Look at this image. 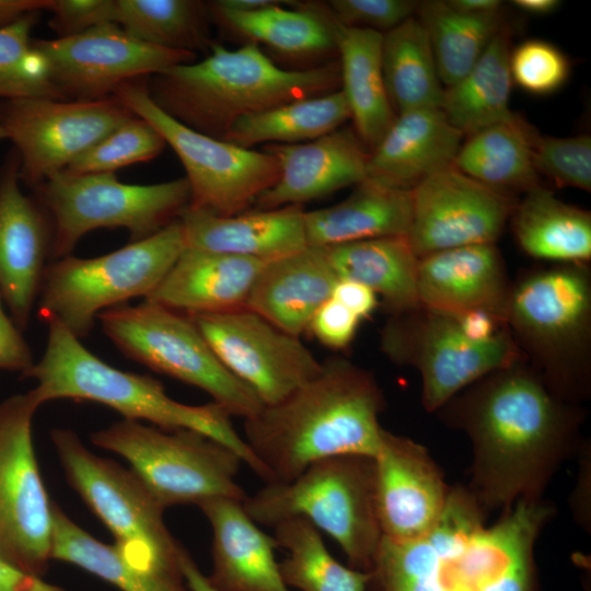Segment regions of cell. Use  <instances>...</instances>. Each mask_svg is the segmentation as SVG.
I'll use <instances>...</instances> for the list:
<instances>
[{
    "mask_svg": "<svg viewBox=\"0 0 591 591\" xmlns=\"http://www.w3.org/2000/svg\"><path fill=\"white\" fill-rule=\"evenodd\" d=\"M474 536L447 521L410 540L382 536L368 591H496L502 572Z\"/></svg>",
    "mask_w": 591,
    "mask_h": 591,
    "instance_id": "ac0fdd59",
    "label": "cell"
},
{
    "mask_svg": "<svg viewBox=\"0 0 591 591\" xmlns=\"http://www.w3.org/2000/svg\"><path fill=\"white\" fill-rule=\"evenodd\" d=\"M374 489V457L341 454L312 463L292 480L265 484L242 503L258 525L309 521L334 538L349 567L369 571L382 540Z\"/></svg>",
    "mask_w": 591,
    "mask_h": 591,
    "instance_id": "8992f818",
    "label": "cell"
},
{
    "mask_svg": "<svg viewBox=\"0 0 591 591\" xmlns=\"http://www.w3.org/2000/svg\"><path fill=\"white\" fill-rule=\"evenodd\" d=\"M47 326L42 358L22 373L36 382L30 391L39 406L58 399L94 402L127 420H146L165 430H194L234 450L243 463L263 477L260 465L220 405L177 402L155 379L116 369L88 350L81 339L59 323L49 322Z\"/></svg>",
    "mask_w": 591,
    "mask_h": 591,
    "instance_id": "277c9868",
    "label": "cell"
},
{
    "mask_svg": "<svg viewBox=\"0 0 591 591\" xmlns=\"http://www.w3.org/2000/svg\"><path fill=\"white\" fill-rule=\"evenodd\" d=\"M19 171L14 149L0 167V296L15 326L22 328L51 262L53 231L38 201L21 192Z\"/></svg>",
    "mask_w": 591,
    "mask_h": 591,
    "instance_id": "ffe728a7",
    "label": "cell"
},
{
    "mask_svg": "<svg viewBox=\"0 0 591 591\" xmlns=\"http://www.w3.org/2000/svg\"><path fill=\"white\" fill-rule=\"evenodd\" d=\"M407 234L415 255L467 245L495 244L515 201L508 193L482 184L453 166L410 189Z\"/></svg>",
    "mask_w": 591,
    "mask_h": 591,
    "instance_id": "d6986e66",
    "label": "cell"
},
{
    "mask_svg": "<svg viewBox=\"0 0 591 591\" xmlns=\"http://www.w3.org/2000/svg\"><path fill=\"white\" fill-rule=\"evenodd\" d=\"M534 167L558 187L591 190V137L535 135L532 144Z\"/></svg>",
    "mask_w": 591,
    "mask_h": 591,
    "instance_id": "ee69618b",
    "label": "cell"
},
{
    "mask_svg": "<svg viewBox=\"0 0 591 591\" xmlns=\"http://www.w3.org/2000/svg\"><path fill=\"white\" fill-rule=\"evenodd\" d=\"M509 68L514 82L524 91L545 95L560 89L569 76V61L555 45L528 39L510 51Z\"/></svg>",
    "mask_w": 591,
    "mask_h": 591,
    "instance_id": "f6af8a7d",
    "label": "cell"
},
{
    "mask_svg": "<svg viewBox=\"0 0 591 591\" xmlns=\"http://www.w3.org/2000/svg\"><path fill=\"white\" fill-rule=\"evenodd\" d=\"M381 68L395 115L440 109L444 86L426 31L416 15L383 34Z\"/></svg>",
    "mask_w": 591,
    "mask_h": 591,
    "instance_id": "d590c367",
    "label": "cell"
},
{
    "mask_svg": "<svg viewBox=\"0 0 591 591\" xmlns=\"http://www.w3.org/2000/svg\"><path fill=\"white\" fill-rule=\"evenodd\" d=\"M417 290L429 310L451 315L483 310L506 321L511 286L496 245L477 244L418 258Z\"/></svg>",
    "mask_w": 591,
    "mask_h": 591,
    "instance_id": "603a6c76",
    "label": "cell"
},
{
    "mask_svg": "<svg viewBox=\"0 0 591 591\" xmlns=\"http://www.w3.org/2000/svg\"><path fill=\"white\" fill-rule=\"evenodd\" d=\"M149 95L165 114L206 136L223 139L240 118L340 89L338 59L288 70L254 42L236 49L213 43L207 56L152 76Z\"/></svg>",
    "mask_w": 591,
    "mask_h": 591,
    "instance_id": "3957f363",
    "label": "cell"
},
{
    "mask_svg": "<svg viewBox=\"0 0 591 591\" xmlns=\"http://www.w3.org/2000/svg\"><path fill=\"white\" fill-rule=\"evenodd\" d=\"M0 369L19 371L22 373V368L16 359L9 352L0 340Z\"/></svg>",
    "mask_w": 591,
    "mask_h": 591,
    "instance_id": "6f0895ef",
    "label": "cell"
},
{
    "mask_svg": "<svg viewBox=\"0 0 591 591\" xmlns=\"http://www.w3.org/2000/svg\"><path fill=\"white\" fill-rule=\"evenodd\" d=\"M323 247L337 278L370 288L381 297L390 314L420 306L418 257L406 236L368 239Z\"/></svg>",
    "mask_w": 591,
    "mask_h": 591,
    "instance_id": "1f68e13d",
    "label": "cell"
},
{
    "mask_svg": "<svg viewBox=\"0 0 591 591\" xmlns=\"http://www.w3.org/2000/svg\"><path fill=\"white\" fill-rule=\"evenodd\" d=\"M188 316L222 364L264 406L279 403L321 371L322 362L300 337L247 308Z\"/></svg>",
    "mask_w": 591,
    "mask_h": 591,
    "instance_id": "e0dca14e",
    "label": "cell"
},
{
    "mask_svg": "<svg viewBox=\"0 0 591 591\" xmlns=\"http://www.w3.org/2000/svg\"><path fill=\"white\" fill-rule=\"evenodd\" d=\"M50 439L67 482L111 531L115 543L139 567L183 576V545L164 521V508L130 468L93 453L69 428Z\"/></svg>",
    "mask_w": 591,
    "mask_h": 591,
    "instance_id": "ba28073f",
    "label": "cell"
},
{
    "mask_svg": "<svg viewBox=\"0 0 591 591\" xmlns=\"http://www.w3.org/2000/svg\"><path fill=\"white\" fill-rule=\"evenodd\" d=\"M510 219L518 244L528 255L559 264L590 260V212L561 201L541 184L524 193Z\"/></svg>",
    "mask_w": 591,
    "mask_h": 591,
    "instance_id": "d6a6232c",
    "label": "cell"
},
{
    "mask_svg": "<svg viewBox=\"0 0 591 591\" xmlns=\"http://www.w3.org/2000/svg\"><path fill=\"white\" fill-rule=\"evenodd\" d=\"M0 591H67L59 586L21 571L0 556Z\"/></svg>",
    "mask_w": 591,
    "mask_h": 591,
    "instance_id": "f907efd6",
    "label": "cell"
},
{
    "mask_svg": "<svg viewBox=\"0 0 591 591\" xmlns=\"http://www.w3.org/2000/svg\"><path fill=\"white\" fill-rule=\"evenodd\" d=\"M90 439L125 459L164 509L216 497L243 501L247 496L236 483L241 456L204 433L123 419Z\"/></svg>",
    "mask_w": 591,
    "mask_h": 591,
    "instance_id": "9c48e42d",
    "label": "cell"
},
{
    "mask_svg": "<svg viewBox=\"0 0 591 591\" xmlns=\"http://www.w3.org/2000/svg\"><path fill=\"white\" fill-rule=\"evenodd\" d=\"M415 15L426 31L444 88L472 69L506 24L501 13L470 15L441 0L418 2Z\"/></svg>",
    "mask_w": 591,
    "mask_h": 591,
    "instance_id": "f35d334b",
    "label": "cell"
},
{
    "mask_svg": "<svg viewBox=\"0 0 591 591\" xmlns=\"http://www.w3.org/2000/svg\"><path fill=\"white\" fill-rule=\"evenodd\" d=\"M97 320L126 357L202 390L230 416L247 419L264 407L222 364L188 315L144 300L105 310Z\"/></svg>",
    "mask_w": 591,
    "mask_h": 591,
    "instance_id": "8fae6325",
    "label": "cell"
},
{
    "mask_svg": "<svg viewBox=\"0 0 591 591\" xmlns=\"http://www.w3.org/2000/svg\"><path fill=\"white\" fill-rule=\"evenodd\" d=\"M210 14L198 0H114L113 22L127 34L157 47L210 50Z\"/></svg>",
    "mask_w": 591,
    "mask_h": 591,
    "instance_id": "ab89813d",
    "label": "cell"
},
{
    "mask_svg": "<svg viewBox=\"0 0 591 591\" xmlns=\"http://www.w3.org/2000/svg\"><path fill=\"white\" fill-rule=\"evenodd\" d=\"M165 146L159 131L135 115L78 157L63 172L71 175L115 173L157 158Z\"/></svg>",
    "mask_w": 591,
    "mask_h": 591,
    "instance_id": "7bdbcfd3",
    "label": "cell"
},
{
    "mask_svg": "<svg viewBox=\"0 0 591 591\" xmlns=\"http://www.w3.org/2000/svg\"><path fill=\"white\" fill-rule=\"evenodd\" d=\"M304 211L291 205L224 217L186 207L178 219L186 247L269 262L308 245Z\"/></svg>",
    "mask_w": 591,
    "mask_h": 591,
    "instance_id": "d4e9b609",
    "label": "cell"
},
{
    "mask_svg": "<svg viewBox=\"0 0 591 591\" xmlns=\"http://www.w3.org/2000/svg\"><path fill=\"white\" fill-rule=\"evenodd\" d=\"M263 151L276 159L279 176L256 198L255 210L302 206L367 177L369 151L352 128L340 127L304 143L266 144Z\"/></svg>",
    "mask_w": 591,
    "mask_h": 591,
    "instance_id": "7402d4cb",
    "label": "cell"
},
{
    "mask_svg": "<svg viewBox=\"0 0 591 591\" xmlns=\"http://www.w3.org/2000/svg\"><path fill=\"white\" fill-rule=\"evenodd\" d=\"M382 36L372 30L336 25L340 90L346 97L354 129L369 152L396 117L382 74Z\"/></svg>",
    "mask_w": 591,
    "mask_h": 591,
    "instance_id": "4dcf8cb0",
    "label": "cell"
},
{
    "mask_svg": "<svg viewBox=\"0 0 591 591\" xmlns=\"http://www.w3.org/2000/svg\"><path fill=\"white\" fill-rule=\"evenodd\" d=\"M375 465V508L382 536L410 540L440 518L450 487L420 443L384 431Z\"/></svg>",
    "mask_w": 591,
    "mask_h": 591,
    "instance_id": "44dd1931",
    "label": "cell"
},
{
    "mask_svg": "<svg viewBox=\"0 0 591 591\" xmlns=\"http://www.w3.org/2000/svg\"><path fill=\"white\" fill-rule=\"evenodd\" d=\"M264 263L185 247L161 283L144 300L186 315L245 308Z\"/></svg>",
    "mask_w": 591,
    "mask_h": 591,
    "instance_id": "83f0119b",
    "label": "cell"
},
{
    "mask_svg": "<svg viewBox=\"0 0 591 591\" xmlns=\"http://www.w3.org/2000/svg\"><path fill=\"white\" fill-rule=\"evenodd\" d=\"M135 115L115 96L0 102V121L20 158V181L35 188Z\"/></svg>",
    "mask_w": 591,
    "mask_h": 591,
    "instance_id": "9a60e30c",
    "label": "cell"
},
{
    "mask_svg": "<svg viewBox=\"0 0 591 591\" xmlns=\"http://www.w3.org/2000/svg\"><path fill=\"white\" fill-rule=\"evenodd\" d=\"M197 506L212 530V568L207 578L217 591H292L276 560L274 536L258 526L241 500L216 497Z\"/></svg>",
    "mask_w": 591,
    "mask_h": 591,
    "instance_id": "cb8c5ba5",
    "label": "cell"
},
{
    "mask_svg": "<svg viewBox=\"0 0 591 591\" xmlns=\"http://www.w3.org/2000/svg\"><path fill=\"white\" fill-rule=\"evenodd\" d=\"M0 340L9 352L16 359L24 373L33 363L32 352L23 339L20 329L4 312L0 301Z\"/></svg>",
    "mask_w": 591,
    "mask_h": 591,
    "instance_id": "816d5d0a",
    "label": "cell"
},
{
    "mask_svg": "<svg viewBox=\"0 0 591 591\" xmlns=\"http://www.w3.org/2000/svg\"><path fill=\"white\" fill-rule=\"evenodd\" d=\"M455 10L475 16H487L501 13V1L498 0H448Z\"/></svg>",
    "mask_w": 591,
    "mask_h": 591,
    "instance_id": "11a10c76",
    "label": "cell"
},
{
    "mask_svg": "<svg viewBox=\"0 0 591 591\" xmlns=\"http://www.w3.org/2000/svg\"><path fill=\"white\" fill-rule=\"evenodd\" d=\"M114 96L157 129L181 160L190 190L187 207L224 217L239 215L277 182L279 169L271 154L186 127L154 104L143 79L123 84Z\"/></svg>",
    "mask_w": 591,
    "mask_h": 591,
    "instance_id": "7c38bea8",
    "label": "cell"
},
{
    "mask_svg": "<svg viewBox=\"0 0 591 591\" xmlns=\"http://www.w3.org/2000/svg\"><path fill=\"white\" fill-rule=\"evenodd\" d=\"M338 280L324 247L306 245L264 263L245 308L300 337L317 309L332 297Z\"/></svg>",
    "mask_w": 591,
    "mask_h": 591,
    "instance_id": "4316f807",
    "label": "cell"
},
{
    "mask_svg": "<svg viewBox=\"0 0 591 591\" xmlns=\"http://www.w3.org/2000/svg\"><path fill=\"white\" fill-rule=\"evenodd\" d=\"M325 5L333 19L344 27L372 30L384 34L415 15L418 1L329 0Z\"/></svg>",
    "mask_w": 591,
    "mask_h": 591,
    "instance_id": "bcb514c9",
    "label": "cell"
},
{
    "mask_svg": "<svg viewBox=\"0 0 591 591\" xmlns=\"http://www.w3.org/2000/svg\"><path fill=\"white\" fill-rule=\"evenodd\" d=\"M38 407L31 391L0 403V556L43 578L51 560L54 502L33 443Z\"/></svg>",
    "mask_w": 591,
    "mask_h": 591,
    "instance_id": "5bb4252c",
    "label": "cell"
},
{
    "mask_svg": "<svg viewBox=\"0 0 591 591\" xmlns=\"http://www.w3.org/2000/svg\"><path fill=\"white\" fill-rule=\"evenodd\" d=\"M280 0L255 11H236L208 2L210 19L224 31L263 44L275 53L299 61L328 62L337 55L336 21L325 3L289 4Z\"/></svg>",
    "mask_w": 591,
    "mask_h": 591,
    "instance_id": "f1b7e54d",
    "label": "cell"
},
{
    "mask_svg": "<svg viewBox=\"0 0 591 591\" xmlns=\"http://www.w3.org/2000/svg\"><path fill=\"white\" fill-rule=\"evenodd\" d=\"M277 547L287 551L279 563L283 581L300 591H368L369 571L341 565L328 552L321 532L301 518L274 528Z\"/></svg>",
    "mask_w": 591,
    "mask_h": 591,
    "instance_id": "60d3db41",
    "label": "cell"
},
{
    "mask_svg": "<svg viewBox=\"0 0 591 591\" xmlns=\"http://www.w3.org/2000/svg\"><path fill=\"white\" fill-rule=\"evenodd\" d=\"M361 320L332 297L314 313L308 331L323 346L340 350L354 340Z\"/></svg>",
    "mask_w": 591,
    "mask_h": 591,
    "instance_id": "c3c4849f",
    "label": "cell"
},
{
    "mask_svg": "<svg viewBox=\"0 0 591 591\" xmlns=\"http://www.w3.org/2000/svg\"><path fill=\"white\" fill-rule=\"evenodd\" d=\"M536 134L519 116L484 128L461 143L453 167L495 189L525 193L540 184L532 155Z\"/></svg>",
    "mask_w": 591,
    "mask_h": 591,
    "instance_id": "e575fe53",
    "label": "cell"
},
{
    "mask_svg": "<svg viewBox=\"0 0 591 591\" xmlns=\"http://www.w3.org/2000/svg\"><path fill=\"white\" fill-rule=\"evenodd\" d=\"M33 43L46 59L54 85L65 100L71 101L113 97L127 82L193 62L196 57L193 53L143 43L115 23Z\"/></svg>",
    "mask_w": 591,
    "mask_h": 591,
    "instance_id": "2e32d148",
    "label": "cell"
},
{
    "mask_svg": "<svg viewBox=\"0 0 591 591\" xmlns=\"http://www.w3.org/2000/svg\"><path fill=\"white\" fill-rule=\"evenodd\" d=\"M384 394L368 370L341 357L277 404L244 419V441L263 480L286 483L320 460L378 453L385 429Z\"/></svg>",
    "mask_w": 591,
    "mask_h": 591,
    "instance_id": "7a4b0ae2",
    "label": "cell"
},
{
    "mask_svg": "<svg viewBox=\"0 0 591 591\" xmlns=\"http://www.w3.org/2000/svg\"><path fill=\"white\" fill-rule=\"evenodd\" d=\"M512 4L524 13L546 15L555 12L560 5L558 0H514Z\"/></svg>",
    "mask_w": 591,
    "mask_h": 591,
    "instance_id": "9f6ffc18",
    "label": "cell"
},
{
    "mask_svg": "<svg viewBox=\"0 0 591 591\" xmlns=\"http://www.w3.org/2000/svg\"><path fill=\"white\" fill-rule=\"evenodd\" d=\"M38 14H26L0 28V102L34 97L65 100L31 37Z\"/></svg>",
    "mask_w": 591,
    "mask_h": 591,
    "instance_id": "b9f144b4",
    "label": "cell"
},
{
    "mask_svg": "<svg viewBox=\"0 0 591 591\" xmlns=\"http://www.w3.org/2000/svg\"><path fill=\"white\" fill-rule=\"evenodd\" d=\"M380 341L391 361L419 371L421 404L428 413L488 373L524 359L509 328L489 341H473L454 315L421 305L391 314Z\"/></svg>",
    "mask_w": 591,
    "mask_h": 591,
    "instance_id": "4fadbf2b",
    "label": "cell"
},
{
    "mask_svg": "<svg viewBox=\"0 0 591 591\" xmlns=\"http://www.w3.org/2000/svg\"><path fill=\"white\" fill-rule=\"evenodd\" d=\"M47 11L51 13L48 25L58 37L114 23V0H50Z\"/></svg>",
    "mask_w": 591,
    "mask_h": 591,
    "instance_id": "7dc6e473",
    "label": "cell"
},
{
    "mask_svg": "<svg viewBox=\"0 0 591 591\" xmlns=\"http://www.w3.org/2000/svg\"><path fill=\"white\" fill-rule=\"evenodd\" d=\"M332 298L356 314L361 321L368 318L378 308V296L367 286L357 281L339 279Z\"/></svg>",
    "mask_w": 591,
    "mask_h": 591,
    "instance_id": "681fc988",
    "label": "cell"
},
{
    "mask_svg": "<svg viewBox=\"0 0 591 591\" xmlns=\"http://www.w3.org/2000/svg\"><path fill=\"white\" fill-rule=\"evenodd\" d=\"M53 231L51 260L71 254L79 240L100 228H123L131 241L159 232L189 204L185 177L139 185L115 173L71 175L59 172L34 188Z\"/></svg>",
    "mask_w": 591,
    "mask_h": 591,
    "instance_id": "30bf717a",
    "label": "cell"
},
{
    "mask_svg": "<svg viewBox=\"0 0 591 591\" xmlns=\"http://www.w3.org/2000/svg\"><path fill=\"white\" fill-rule=\"evenodd\" d=\"M181 568L186 584L192 591H217L186 549L182 554Z\"/></svg>",
    "mask_w": 591,
    "mask_h": 591,
    "instance_id": "db71d44e",
    "label": "cell"
},
{
    "mask_svg": "<svg viewBox=\"0 0 591 591\" xmlns=\"http://www.w3.org/2000/svg\"><path fill=\"white\" fill-rule=\"evenodd\" d=\"M510 31L505 24L472 69L444 88L440 109L464 137L518 116L510 109Z\"/></svg>",
    "mask_w": 591,
    "mask_h": 591,
    "instance_id": "836d02e7",
    "label": "cell"
},
{
    "mask_svg": "<svg viewBox=\"0 0 591 591\" xmlns=\"http://www.w3.org/2000/svg\"><path fill=\"white\" fill-rule=\"evenodd\" d=\"M463 138L441 109L396 115L380 142L369 152L367 177L410 190L426 178L453 166Z\"/></svg>",
    "mask_w": 591,
    "mask_h": 591,
    "instance_id": "484cf974",
    "label": "cell"
},
{
    "mask_svg": "<svg viewBox=\"0 0 591 591\" xmlns=\"http://www.w3.org/2000/svg\"><path fill=\"white\" fill-rule=\"evenodd\" d=\"M77 566L120 591H192L184 576H172L137 566L116 544H106L53 505L51 560Z\"/></svg>",
    "mask_w": 591,
    "mask_h": 591,
    "instance_id": "8d00e7d4",
    "label": "cell"
},
{
    "mask_svg": "<svg viewBox=\"0 0 591 591\" xmlns=\"http://www.w3.org/2000/svg\"><path fill=\"white\" fill-rule=\"evenodd\" d=\"M437 412L471 442L467 488L485 512L543 498L582 445L579 405L556 397L524 359L488 373Z\"/></svg>",
    "mask_w": 591,
    "mask_h": 591,
    "instance_id": "6da1fadb",
    "label": "cell"
},
{
    "mask_svg": "<svg viewBox=\"0 0 591 591\" xmlns=\"http://www.w3.org/2000/svg\"><path fill=\"white\" fill-rule=\"evenodd\" d=\"M348 119L350 111L339 89L244 116L222 140L245 149L265 142L300 143L333 132Z\"/></svg>",
    "mask_w": 591,
    "mask_h": 591,
    "instance_id": "74e56055",
    "label": "cell"
},
{
    "mask_svg": "<svg viewBox=\"0 0 591 591\" xmlns=\"http://www.w3.org/2000/svg\"><path fill=\"white\" fill-rule=\"evenodd\" d=\"M506 322L524 360L559 399L591 386V279L586 264L536 270L511 286Z\"/></svg>",
    "mask_w": 591,
    "mask_h": 591,
    "instance_id": "5b68a950",
    "label": "cell"
},
{
    "mask_svg": "<svg viewBox=\"0 0 591 591\" xmlns=\"http://www.w3.org/2000/svg\"><path fill=\"white\" fill-rule=\"evenodd\" d=\"M410 219V190L366 177L344 200L304 211L306 243L331 246L368 239L407 236Z\"/></svg>",
    "mask_w": 591,
    "mask_h": 591,
    "instance_id": "f546056e",
    "label": "cell"
},
{
    "mask_svg": "<svg viewBox=\"0 0 591 591\" xmlns=\"http://www.w3.org/2000/svg\"><path fill=\"white\" fill-rule=\"evenodd\" d=\"M185 247L177 219L151 236L102 256L68 255L51 260L36 301L38 316L82 339L103 311L134 298H148Z\"/></svg>",
    "mask_w": 591,
    "mask_h": 591,
    "instance_id": "52a82bcc",
    "label": "cell"
},
{
    "mask_svg": "<svg viewBox=\"0 0 591 591\" xmlns=\"http://www.w3.org/2000/svg\"><path fill=\"white\" fill-rule=\"evenodd\" d=\"M1 139H7V136H5V131H4L3 127H2V124L0 121V140Z\"/></svg>",
    "mask_w": 591,
    "mask_h": 591,
    "instance_id": "680465c9",
    "label": "cell"
},
{
    "mask_svg": "<svg viewBox=\"0 0 591 591\" xmlns=\"http://www.w3.org/2000/svg\"><path fill=\"white\" fill-rule=\"evenodd\" d=\"M50 0H0V28L26 14L47 11Z\"/></svg>",
    "mask_w": 591,
    "mask_h": 591,
    "instance_id": "f5cc1de1",
    "label": "cell"
}]
</instances>
